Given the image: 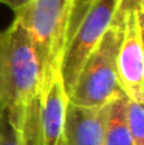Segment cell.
I'll use <instances>...</instances> for the list:
<instances>
[{
	"instance_id": "obj_1",
	"label": "cell",
	"mask_w": 144,
	"mask_h": 145,
	"mask_svg": "<svg viewBox=\"0 0 144 145\" xmlns=\"http://www.w3.org/2000/svg\"><path fill=\"white\" fill-rule=\"evenodd\" d=\"M42 77L33 42L26 29L14 17L0 31V103L6 122L17 130L30 102L40 93Z\"/></svg>"
},
{
	"instance_id": "obj_2",
	"label": "cell",
	"mask_w": 144,
	"mask_h": 145,
	"mask_svg": "<svg viewBox=\"0 0 144 145\" xmlns=\"http://www.w3.org/2000/svg\"><path fill=\"white\" fill-rule=\"evenodd\" d=\"M121 0H73L60 59V80L70 94L85 59L113 25Z\"/></svg>"
},
{
	"instance_id": "obj_3",
	"label": "cell",
	"mask_w": 144,
	"mask_h": 145,
	"mask_svg": "<svg viewBox=\"0 0 144 145\" xmlns=\"http://www.w3.org/2000/svg\"><path fill=\"white\" fill-rule=\"evenodd\" d=\"M71 3L73 0H30L16 12L33 42L42 85L59 74Z\"/></svg>"
},
{
	"instance_id": "obj_4",
	"label": "cell",
	"mask_w": 144,
	"mask_h": 145,
	"mask_svg": "<svg viewBox=\"0 0 144 145\" xmlns=\"http://www.w3.org/2000/svg\"><path fill=\"white\" fill-rule=\"evenodd\" d=\"M121 28L115 19L102 39L93 48L68 94V102L81 106H102L121 93L116 74V54Z\"/></svg>"
},
{
	"instance_id": "obj_5",
	"label": "cell",
	"mask_w": 144,
	"mask_h": 145,
	"mask_svg": "<svg viewBox=\"0 0 144 145\" xmlns=\"http://www.w3.org/2000/svg\"><path fill=\"white\" fill-rule=\"evenodd\" d=\"M143 0H121L116 20L121 37L116 54V74L121 91L129 99H144V51H143Z\"/></svg>"
},
{
	"instance_id": "obj_6",
	"label": "cell",
	"mask_w": 144,
	"mask_h": 145,
	"mask_svg": "<svg viewBox=\"0 0 144 145\" xmlns=\"http://www.w3.org/2000/svg\"><path fill=\"white\" fill-rule=\"evenodd\" d=\"M65 145H104L102 106L67 103L64 120Z\"/></svg>"
},
{
	"instance_id": "obj_7",
	"label": "cell",
	"mask_w": 144,
	"mask_h": 145,
	"mask_svg": "<svg viewBox=\"0 0 144 145\" xmlns=\"http://www.w3.org/2000/svg\"><path fill=\"white\" fill-rule=\"evenodd\" d=\"M67 103L68 96L60 74H56L40 88V127L43 145H56L62 137Z\"/></svg>"
},
{
	"instance_id": "obj_8",
	"label": "cell",
	"mask_w": 144,
	"mask_h": 145,
	"mask_svg": "<svg viewBox=\"0 0 144 145\" xmlns=\"http://www.w3.org/2000/svg\"><path fill=\"white\" fill-rule=\"evenodd\" d=\"M127 101L129 97L121 91L102 105L104 145H133L127 125Z\"/></svg>"
},
{
	"instance_id": "obj_9",
	"label": "cell",
	"mask_w": 144,
	"mask_h": 145,
	"mask_svg": "<svg viewBox=\"0 0 144 145\" xmlns=\"http://www.w3.org/2000/svg\"><path fill=\"white\" fill-rule=\"evenodd\" d=\"M127 125L133 145H144V108L141 102L127 101Z\"/></svg>"
},
{
	"instance_id": "obj_10",
	"label": "cell",
	"mask_w": 144,
	"mask_h": 145,
	"mask_svg": "<svg viewBox=\"0 0 144 145\" xmlns=\"http://www.w3.org/2000/svg\"><path fill=\"white\" fill-rule=\"evenodd\" d=\"M0 145H20V140H19V136L11 127L6 125L3 127V130L0 131Z\"/></svg>"
},
{
	"instance_id": "obj_11",
	"label": "cell",
	"mask_w": 144,
	"mask_h": 145,
	"mask_svg": "<svg viewBox=\"0 0 144 145\" xmlns=\"http://www.w3.org/2000/svg\"><path fill=\"white\" fill-rule=\"evenodd\" d=\"M28 2H30V0H0V3H2V5L9 6V8H11L14 12H17L19 9H22Z\"/></svg>"
},
{
	"instance_id": "obj_12",
	"label": "cell",
	"mask_w": 144,
	"mask_h": 145,
	"mask_svg": "<svg viewBox=\"0 0 144 145\" xmlns=\"http://www.w3.org/2000/svg\"><path fill=\"white\" fill-rule=\"evenodd\" d=\"M5 125H6V116H5V111L2 108V103H0V131L3 130Z\"/></svg>"
},
{
	"instance_id": "obj_13",
	"label": "cell",
	"mask_w": 144,
	"mask_h": 145,
	"mask_svg": "<svg viewBox=\"0 0 144 145\" xmlns=\"http://www.w3.org/2000/svg\"><path fill=\"white\" fill-rule=\"evenodd\" d=\"M56 145H65V142H64V137H60L59 140H57V144Z\"/></svg>"
}]
</instances>
